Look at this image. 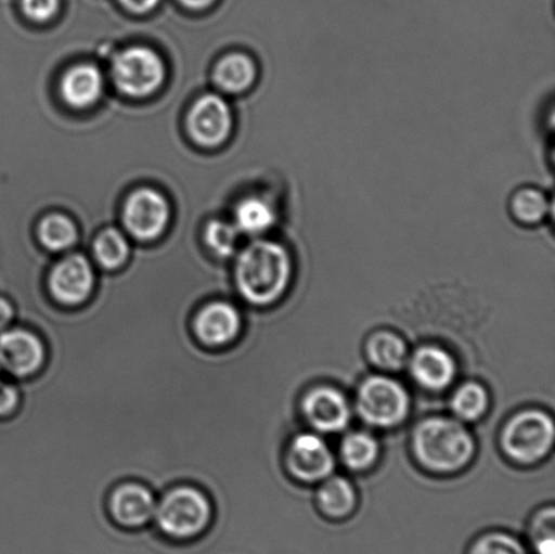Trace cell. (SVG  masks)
<instances>
[{
	"mask_svg": "<svg viewBox=\"0 0 555 554\" xmlns=\"http://www.w3.org/2000/svg\"><path fill=\"white\" fill-rule=\"evenodd\" d=\"M203 289H100L43 325L47 362L21 379L22 407L43 454L78 503L105 504L135 480L159 498L179 485L211 502L246 460L242 368L246 333L227 349L199 345Z\"/></svg>",
	"mask_w": 555,
	"mask_h": 554,
	"instance_id": "obj_1",
	"label": "cell"
},
{
	"mask_svg": "<svg viewBox=\"0 0 555 554\" xmlns=\"http://www.w3.org/2000/svg\"><path fill=\"white\" fill-rule=\"evenodd\" d=\"M292 275L291 252L280 242L258 239L238 254L232 281L243 306L266 308L280 300Z\"/></svg>",
	"mask_w": 555,
	"mask_h": 554,
	"instance_id": "obj_2",
	"label": "cell"
},
{
	"mask_svg": "<svg viewBox=\"0 0 555 554\" xmlns=\"http://www.w3.org/2000/svg\"><path fill=\"white\" fill-rule=\"evenodd\" d=\"M214 520L208 493L192 485H179L157 498L154 526L167 541L186 544L201 539Z\"/></svg>",
	"mask_w": 555,
	"mask_h": 554,
	"instance_id": "obj_3",
	"label": "cell"
},
{
	"mask_svg": "<svg viewBox=\"0 0 555 554\" xmlns=\"http://www.w3.org/2000/svg\"><path fill=\"white\" fill-rule=\"evenodd\" d=\"M412 448L424 468L446 474L469 464L475 454V439L453 417H428L413 431Z\"/></svg>",
	"mask_w": 555,
	"mask_h": 554,
	"instance_id": "obj_4",
	"label": "cell"
},
{
	"mask_svg": "<svg viewBox=\"0 0 555 554\" xmlns=\"http://www.w3.org/2000/svg\"><path fill=\"white\" fill-rule=\"evenodd\" d=\"M554 422L542 411H525L515 415L502 434V445L508 458L531 464L545 458L554 443Z\"/></svg>",
	"mask_w": 555,
	"mask_h": 554,
	"instance_id": "obj_5",
	"label": "cell"
},
{
	"mask_svg": "<svg viewBox=\"0 0 555 554\" xmlns=\"http://www.w3.org/2000/svg\"><path fill=\"white\" fill-rule=\"evenodd\" d=\"M359 416L375 427H395L410 411V396L400 383L385 376H372L361 385L357 396Z\"/></svg>",
	"mask_w": 555,
	"mask_h": 554,
	"instance_id": "obj_6",
	"label": "cell"
},
{
	"mask_svg": "<svg viewBox=\"0 0 555 554\" xmlns=\"http://www.w3.org/2000/svg\"><path fill=\"white\" fill-rule=\"evenodd\" d=\"M159 54L150 48L133 47L118 53L113 63V79L119 91L134 98L151 95L165 80Z\"/></svg>",
	"mask_w": 555,
	"mask_h": 554,
	"instance_id": "obj_7",
	"label": "cell"
},
{
	"mask_svg": "<svg viewBox=\"0 0 555 554\" xmlns=\"http://www.w3.org/2000/svg\"><path fill=\"white\" fill-rule=\"evenodd\" d=\"M96 273L89 259L70 254L49 270L46 287L53 302L64 308L85 306L96 285Z\"/></svg>",
	"mask_w": 555,
	"mask_h": 554,
	"instance_id": "obj_8",
	"label": "cell"
},
{
	"mask_svg": "<svg viewBox=\"0 0 555 554\" xmlns=\"http://www.w3.org/2000/svg\"><path fill=\"white\" fill-rule=\"evenodd\" d=\"M243 327L242 304L224 298L203 304L192 320L195 339L210 350L227 349L235 344Z\"/></svg>",
	"mask_w": 555,
	"mask_h": 554,
	"instance_id": "obj_9",
	"label": "cell"
},
{
	"mask_svg": "<svg viewBox=\"0 0 555 554\" xmlns=\"http://www.w3.org/2000/svg\"><path fill=\"white\" fill-rule=\"evenodd\" d=\"M46 362V344L35 331L14 324L0 333V371L13 382L36 376Z\"/></svg>",
	"mask_w": 555,
	"mask_h": 554,
	"instance_id": "obj_10",
	"label": "cell"
},
{
	"mask_svg": "<svg viewBox=\"0 0 555 554\" xmlns=\"http://www.w3.org/2000/svg\"><path fill=\"white\" fill-rule=\"evenodd\" d=\"M157 497L143 482H119L107 497V513L114 524L124 530L150 528L154 523Z\"/></svg>",
	"mask_w": 555,
	"mask_h": 554,
	"instance_id": "obj_11",
	"label": "cell"
},
{
	"mask_svg": "<svg viewBox=\"0 0 555 554\" xmlns=\"http://www.w3.org/2000/svg\"><path fill=\"white\" fill-rule=\"evenodd\" d=\"M170 208L165 197L152 189H140L125 204L124 221L140 241H154L167 226Z\"/></svg>",
	"mask_w": 555,
	"mask_h": 554,
	"instance_id": "obj_12",
	"label": "cell"
},
{
	"mask_svg": "<svg viewBox=\"0 0 555 554\" xmlns=\"http://www.w3.org/2000/svg\"><path fill=\"white\" fill-rule=\"evenodd\" d=\"M288 471L298 480H325L335 469V459L324 439L314 434H301L288 445Z\"/></svg>",
	"mask_w": 555,
	"mask_h": 554,
	"instance_id": "obj_13",
	"label": "cell"
},
{
	"mask_svg": "<svg viewBox=\"0 0 555 554\" xmlns=\"http://www.w3.org/2000/svg\"><path fill=\"white\" fill-rule=\"evenodd\" d=\"M188 124L190 133L199 144L219 145L231 133V108L219 95H204L195 102L189 114Z\"/></svg>",
	"mask_w": 555,
	"mask_h": 554,
	"instance_id": "obj_14",
	"label": "cell"
},
{
	"mask_svg": "<svg viewBox=\"0 0 555 554\" xmlns=\"http://www.w3.org/2000/svg\"><path fill=\"white\" fill-rule=\"evenodd\" d=\"M302 410L310 425L326 434L345 430L351 416L345 395L328 387L310 390L305 396Z\"/></svg>",
	"mask_w": 555,
	"mask_h": 554,
	"instance_id": "obj_15",
	"label": "cell"
},
{
	"mask_svg": "<svg viewBox=\"0 0 555 554\" xmlns=\"http://www.w3.org/2000/svg\"><path fill=\"white\" fill-rule=\"evenodd\" d=\"M411 374L423 388L437 392L454 382L456 365L448 351L440 347L426 346L413 355Z\"/></svg>",
	"mask_w": 555,
	"mask_h": 554,
	"instance_id": "obj_16",
	"label": "cell"
},
{
	"mask_svg": "<svg viewBox=\"0 0 555 554\" xmlns=\"http://www.w3.org/2000/svg\"><path fill=\"white\" fill-rule=\"evenodd\" d=\"M508 214L519 227L532 230L547 221L552 214V199L546 190L537 184H521L511 193Z\"/></svg>",
	"mask_w": 555,
	"mask_h": 554,
	"instance_id": "obj_17",
	"label": "cell"
},
{
	"mask_svg": "<svg viewBox=\"0 0 555 554\" xmlns=\"http://www.w3.org/2000/svg\"><path fill=\"white\" fill-rule=\"evenodd\" d=\"M103 90L101 70L91 64H80L70 68L62 81L65 102L74 107H89L100 100Z\"/></svg>",
	"mask_w": 555,
	"mask_h": 554,
	"instance_id": "obj_18",
	"label": "cell"
},
{
	"mask_svg": "<svg viewBox=\"0 0 555 554\" xmlns=\"http://www.w3.org/2000/svg\"><path fill=\"white\" fill-rule=\"evenodd\" d=\"M258 78V65L246 53H231L220 60L215 70V81L222 91L230 94L251 89Z\"/></svg>",
	"mask_w": 555,
	"mask_h": 554,
	"instance_id": "obj_19",
	"label": "cell"
},
{
	"mask_svg": "<svg viewBox=\"0 0 555 554\" xmlns=\"http://www.w3.org/2000/svg\"><path fill=\"white\" fill-rule=\"evenodd\" d=\"M321 513L331 519H345L357 506V493L345 477H326L318 492Z\"/></svg>",
	"mask_w": 555,
	"mask_h": 554,
	"instance_id": "obj_20",
	"label": "cell"
},
{
	"mask_svg": "<svg viewBox=\"0 0 555 554\" xmlns=\"http://www.w3.org/2000/svg\"><path fill=\"white\" fill-rule=\"evenodd\" d=\"M276 211L270 201L259 197L243 199L235 211V226L238 232L258 236L275 224Z\"/></svg>",
	"mask_w": 555,
	"mask_h": 554,
	"instance_id": "obj_21",
	"label": "cell"
},
{
	"mask_svg": "<svg viewBox=\"0 0 555 554\" xmlns=\"http://www.w3.org/2000/svg\"><path fill=\"white\" fill-rule=\"evenodd\" d=\"M367 356L373 365L383 371H399L406 361V345L399 335L384 331L369 339Z\"/></svg>",
	"mask_w": 555,
	"mask_h": 554,
	"instance_id": "obj_22",
	"label": "cell"
},
{
	"mask_svg": "<svg viewBox=\"0 0 555 554\" xmlns=\"http://www.w3.org/2000/svg\"><path fill=\"white\" fill-rule=\"evenodd\" d=\"M92 254L98 265L105 271H118L128 262L130 247L127 237L118 230H106L95 239Z\"/></svg>",
	"mask_w": 555,
	"mask_h": 554,
	"instance_id": "obj_23",
	"label": "cell"
},
{
	"mask_svg": "<svg viewBox=\"0 0 555 554\" xmlns=\"http://www.w3.org/2000/svg\"><path fill=\"white\" fill-rule=\"evenodd\" d=\"M379 454L377 439L367 433L356 431L348 434L343 439L340 455L343 463L351 471H364L370 468Z\"/></svg>",
	"mask_w": 555,
	"mask_h": 554,
	"instance_id": "obj_24",
	"label": "cell"
},
{
	"mask_svg": "<svg viewBox=\"0 0 555 554\" xmlns=\"http://www.w3.org/2000/svg\"><path fill=\"white\" fill-rule=\"evenodd\" d=\"M489 405L487 389L477 383L461 385L451 399V409L459 420L475 422L486 414Z\"/></svg>",
	"mask_w": 555,
	"mask_h": 554,
	"instance_id": "obj_25",
	"label": "cell"
},
{
	"mask_svg": "<svg viewBox=\"0 0 555 554\" xmlns=\"http://www.w3.org/2000/svg\"><path fill=\"white\" fill-rule=\"evenodd\" d=\"M43 247L52 253L69 249L78 239V231L73 221L63 215H51L43 219L38 230Z\"/></svg>",
	"mask_w": 555,
	"mask_h": 554,
	"instance_id": "obj_26",
	"label": "cell"
},
{
	"mask_svg": "<svg viewBox=\"0 0 555 554\" xmlns=\"http://www.w3.org/2000/svg\"><path fill=\"white\" fill-rule=\"evenodd\" d=\"M466 554H530L524 541L508 531H488L478 536Z\"/></svg>",
	"mask_w": 555,
	"mask_h": 554,
	"instance_id": "obj_27",
	"label": "cell"
},
{
	"mask_svg": "<svg viewBox=\"0 0 555 554\" xmlns=\"http://www.w3.org/2000/svg\"><path fill=\"white\" fill-rule=\"evenodd\" d=\"M238 233L235 224L215 220L206 228L205 241L217 258L228 259L237 252Z\"/></svg>",
	"mask_w": 555,
	"mask_h": 554,
	"instance_id": "obj_28",
	"label": "cell"
},
{
	"mask_svg": "<svg viewBox=\"0 0 555 554\" xmlns=\"http://www.w3.org/2000/svg\"><path fill=\"white\" fill-rule=\"evenodd\" d=\"M530 554H555L554 510H543L532 520L529 540Z\"/></svg>",
	"mask_w": 555,
	"mask_h": 554,
	"instance_id": "obj_29",
	"label": "cell"
},
{
	"mask_svg": "<svg viewBox=\"0 0 555 554\" xmlns=\"http://www.w3.org/2000/svg\"><path fill=\"white\" fill-rule=\"evenodd\" d=\"M22 10L36 22H47L57 13L59 0H22Z\"/></svg>",
	"mask_w": 555,
	"mask_h": 554,
	"instance_id": "obj_30",
	"label": "cell"
},
{
	"mask_svg": "<svg viewBox=\"0 0 555 554\" xmlns=\"http://www.w3.org/2000/svg\"><path fill=\"white\" fill-rule=\"evenodd\" d=\"M21 404V394L13 379H3L0 383V420L14 414Z\"/></svg>",
	"mask_w": 555,
	"mask_h": 554,
	"instance_id": "obj_31",
	"label": "cell"
},
{
	"mask_svg": "<svg viewBox=\"0 0 555 554\" xmlns=\"http://www.w3.org/2000/svg\"><path fill=\"white\" fill-rule=\"evenodd\" d=\"M15 324V308L10 298L0 296V333Z\"/></svg>",
	"mask_w": 555,
	"mask_h": 554,
	"instance_id": "obj_32",
	"label": "cell"
},
{
	"mask_svg": "<svg viewBox=\"0 0 555 554\" xmlns=\"http://www.w3.org/2000/svg\"><path fill=\"white\" fill-rule=\"evenodd\" d=\"M125 9L132 11V13L143 14L149 13L152 9H155L160 0H118Z\"/></svg>",
	"mask_w": 555,
	"mask_h": 554,
	"instance_id": "obj_33",
	"label": "cell"
},
{
	"mask_svg": "<svg viewBox=\"0 0 555 554\" xmlns=\"http://www.w3.org/2000/svg\"><path fill=\"white\" fill-rule=\"evenodd\" d=\"M215 0H181L183 5H186L188 9L192 10H203L209 8Z\"/></svg>",
	"mask_w": 555,
	"mask_h": 554,
	"instance_id": "obj_34",
	"label": "cell"
},
{
	"mask_svg": "<svg viewBox=\"0 0 555 554\" xmlns=\"http://www.w3.org/2000/svg\"><path fill=\"white\" fill-rule=\"evenodd\" d=\"M2 382H3V373H2V371H0V383H2Z\"/></svg>",
	"mask_w": 555,
	"mask_h": 554,
	"instance_id": "obj_35",
	"label": "cell"
}]
</instances>
